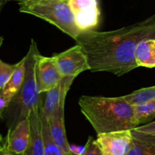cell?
Listing matches in <instances>:
<instances>
[{"label": "cell", "instance_id": "cell-1", "mask_svg": "<svg viewBox=\"0 0 155 155\" xmlns=\"http://www.w3.org/2000/svg\"><path fill=\"white\" fill-rule=\"evenodd\" d=\"M155 40V15L110 31H81L77 39L87 56L90 71L121 76L138 68L135 51L139 42Z\"/></svg>", "mask_w": 155, "mask_h": 155}, {"label": "cell", "instance_id": "cell-2", "mask_svg": "<svg viewBox=\"0 0 155 155\" xmlns=\"http://www.w3.org/2000/svg\"><path fill=\"white\" fill-rule=\"evenodd\" d=\"M78 103L82 113L97 135L132 130L137 127L134 121V106L124 96L107 97L83 95Z\"/></svg>", "mask_w": 155, "mask_h": 155}, {"label": "cell", "instance_id": "cell-3", "mask_svg": "<svg viewBox=\"0 0 155 155\" xmlns=\"http://www.w3.org/2000/svg\"><path fill=\"white\" fill-rule=\"evenodd\" d=\"M37 44L31 40L26 57V74L24 83L16 95L12 98L3 111L2 119L8 128V132L13 130L21 122L28 118L30 112L39 103L42 97L38 90L36 76V54Z\"/></svg>", "mask_w": 155, "mask_h": 155}, {"label": "cell", "instance_id": "cell-4", "mask_svg": "<svg viewBox=\"0 0 155 155\" xmlns=\"http://www.w3.org/2000/svg\"><path fill=\"white\" fill-rule=\"evenodd\" d=\"M19 11L47 21L75 40L81 30L77 26L69 0H20Z\"/></svg>", "mask_w": 155, "mask_h": 155}, {"label": "cell", "instance_id": "cell-5", "mask_svg": "<svg viewBox=\"0 0 155 155\" xmlns=\"http://www.w3.org/2000/svg\"><path fill=\"white\" fill-rule=\"evenodd\" d=\"M56 65L63 78L74 76L77 78L80 73L90 70L87 56L78 44L65 51L53 55Z\"/></svg>", "mask_w": 155, "mask_h": 155}, {"label": "cell", "instance_id": "cell-6", "mask_svg": "<svg viewBox=\"0 0 155 155\" xmlns=\"http://www.w3.org/2000/svg\"><path fill=\"white\" fill-rule=\"evenodd\" d=\"M36 76L39 94L46 93L57 86L63 78L54 58L42 56L39 50L36 54Z\"/></svg>", "mask_w": 155, "mask_h": 155}, {"label": "cell", "instance_id": "cell-7", "mask_svg": "<svg viewBox=\"0 0 155 155\" xmlns=\"http://www.w3.org/2000/svg\"><path fill=\"white\" fill-rule=\"evenodd\" d=\"M69 5L81 31L93 30L98 26L100 10L97 0H69Z\"/></svg>", "mask_w": 155, "mask_h": 155}, {"label": "cell", "instance_id": "cell-8", "mask_svg": "<svg viewBox=\"0 0 155 155\" xmlns=\"http://www.w3.org/2000/svg\"><path fill=\"white\" fill-rule=\"evenodd\" d=\"M133 138L131 130L117 131L98 134L96 142L103 155H127Z\"/></svg>", "mask_w": 155, "mask_h": 155}, {"label": "cell", "instance_id": "cell-9", "mask_svg": "<svg viewBox=\"0 0 155 155\" xmlns=\"http://www.w3.org/2000/svg\"><path fill=\"white\" fill-rule=\"evenodd\" d=\"M44 100L33 107L29 115L30 122V140L28 147L24 155H43L44 141L42 135V110Z\"/></svg>", "mask_w": 155, "mask_h": 155}, {"label": "cell", "instance_id": "cell-10", "mask_svg": "<svg viewBox=\"0 0 155 155\" xmlns=\"http://www.w3.org/2000/svg\"><path fill=\"white\" fill-rule=\"evenodd\" d=\"M68 92H64L60 103L52 115L48 119L51 137L59 147L70 155H73L70 149L64 124V105Z\"/></svg>", "mask_w": 155, "mask_h": 155}, {"label": "cell", "instance_id": "cell-11", "mask_svg": "<svg viewBox=\"0 0 155 155\" xmlns=\"http://www.w3.org/2000/svg\"><path fill=\"white\" fill-rule=\"evenodd\" d=\"M30 140V122L26 119L21 122L13 130L8 132L4 138L5 144L8 150L18 155H24Z\"/></svg>", "mask_w": 155, "mask_h": 155}, {"label": "cell", "instance_id": "cell-12", "mask_svg": "<svg viewBox=\"0 0 155 155\" xmlns=\"http://www.w3.org/2000/svg\"><path fill=\"white\" fill-rule=\"evenodd\" d=\"M75 78L74 76L63 78L57 86L46 92L42 106V113L47 120L57 109L62 95L64 92H68Z\"/></svg>", "mask_w": 155, "mask_h": 155}, {"label": "cell", "instance_id": "cell-13", "mask_svg": "<svg viewBox=\"0 0 155 155\" xmlns=\"http://www.w3.org/2000/svg\"><path fill=\"white\" fill-rule=\"evenodd\" d=\"M26 74V57L24 56L18 62V66L4 88L0 90V96L8 103L16 95L24 83Z\"/></svg>", "mask_w": 155, "mask_h": 155}, {"label": "cell", "instance_id": "cell-14", "mask_svg": "<svg viewBox=\"0 0 155 155\" xmlns=\"http://www.w3.org/2000/svg\"><path fill=\"white\" fill-rule=\"evenodd\" d=\"M138 67H155V40H144L139 43L135 51Z\"/></svg>", "mask_w": 155, "mask_h": 155}, {"label": "cell", "instance_id": "cell-15", "mask_svg": "<svg viewBox=\"0 0 155 155\" xmlns=\"http://www.w3.org/2000/svg\"><path fill=\"white\" fill-rule=\"evenodd\" d=\"M155 118V99L140 105L134 106V121L136 126L148 124Z\"/></svg>", "mask_w": 155, "mask_h": 155}, {"label": "cell", "instance_id": "cell-16", "mask_svg": "<svg viewBox=\"0 0 155 155\" xmlns=\"http://www.w3.org/2000/svg\"><path fill=\"white\" fill-rule=\"evenodd\" d=\"M42 135L44 141V154L43 155H70L59 147L53 140L50 132L49 125L47 119L44 116L42 110Z\"/></svg>", "mask_w": 155, "mask_h": 155}, {"label": "cell", "instance_id": "cell-17", "mask_svg": "<svg viewBox=\"0 0 155 155\" xmlns=\"http://www.w3.org/2000/svg\"><path fill=\"white\" fill-rule=\"evenodd\" d=\"M124 97L133 106L143 104L155 99V86L136 90L131 94L124 95Z\"/></svg>", "mask_w": 155, "mask_h": 155}, {"label": "cell", "instance_id": "cell-18", "mask_svg": "<svg viewBox=\"0 0 155 155\" xmlns=\"http://www.w3.org/2000/svg\"><path fill=\"white\" fill-rule=\"evenodd\" d=\"M127 155H155V149L149 144L133 138L131 146Z\"/></svg>", "mask_w": 155, "mask_h": 155}, {"label": "cell", "instance_id": "cell-19", "mask_svg": "<svg viewBox=\"0 0 155 155\" xmlns=\"http://www.w3.org/2000/svg\"><path fill=\"white\" fill-rule=\"evenodd\" d=\"M18 66V63L10 65L0 59V90L2 89L8 83Z\"/></svg>", "mask_w": 155, "mask_h": 155}, {"label": "cell", "instance_id": "cell-20", "mask_svg": "<svg viewBox=\"0 0 155 155\" xmlns=\"http://www.w3.org/2000/svg\"><path fill=\"white\" fill-rule=\"evenodd\" d=\"M83 153L80 155H103L99 146L96 142V140L93 139L92 136H89L87 140Z\"/></svg>", "mask_w": 155, "mask_h": 155}, {"label": "cell", "instance_id": "cell-21", "mask_svg": "<svg viewBox=\"0 0 155 155\" xmlns=\"http://www.w3.org/2000/svg\"><path fill=\"white\" fill-rule=\"evenodd\" d=\"M132 133L146 136H155V121L132 129Z\"/></svg>", "mask_w": 155, "mask_h": 155}, {"label": "cell", "instance_id": "cell-22", "mask_svg": "<svg viewBox=\"0 0 155 155\" xmlns=\"http://www.w3.org/2000/svg\"><path fill=\"white\" fill-rule=\"evenodd\" d=\"M133 134V138L139 140V141L145 142L146 144H149L151 147H153L155 149V136H146V135H137V134Z\"/></svg>", "mask_w": 155, "mask_h": 155}, {"label": "cell", "instance_id": "cell-23", "mask_svg": "<svg viewBox=\"0 0 155 155\" xmlns=\"http://www.w3.org/2000/svg\"><path fill=\"white\" fill-rule=\"evenodd\" d=\"M0 155H18L17 153H14V152L11 151L10 150L7 148L5 144V141L3 144L0 146Z\"/></svg>", "mask_w": 155, "mask_h": 155}, {"label": "cell", "instance_id": "cell-24", "mask_svg": "<svg viewBox=\"0 0 155 155\" xmlns=\"http://www.w3.org/2000/svg\"><path fill=\"white\" fill-rule=\"evenodd\" d=\"M9 1H10V0H0V13H1V12L2 11L3 8L5 5L6 3Z\"/></svg>", "mask_w": 155, "mask_h": 155}, {"label": "cell", "instance_id": "cell-25", "mask_svg": "<svg viewBox=\"0 0 155 155\" xmlns=\"http://www.w3.org/2000/svg\"><path fill=\"white\" fill-rule=\"evenodd\" d=\"M3 142H4V138L0 135V146L3 144Z\"/></svg>", "mask_w": 155, "mask_h": 155}, {"label": "cell", "instance_id": "cell-26", "mask_svg": "<svg viewBox=\"0 0 155 155\" xmlns=\"http://www.w3.org/2000/svg\"><path fill=\"white\" fill-rule=\"evenodd\" d=\"M3 40H4V38H3L2 36H0V47H1L2 44L3 43ZM0 119H2L1 116H0Z\"/></svg>", "mask_w": 155, "mask_h": 155}]
</instances>
